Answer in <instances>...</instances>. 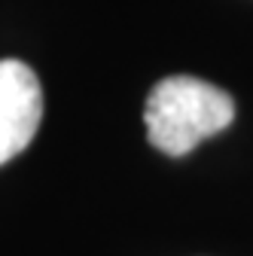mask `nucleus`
I'll list each match as a JSON object with an SVG mask.
<instances>
[{
    "mask_svg": "<svg viewBox=\"0 0 253 256\" xmlns=\"http://www.w3.org/2000/svg\"><path fill=\"white\" fill-rule=\"evenodd\" d=\"M232 119L235 101L220 86L196 76H168L156 82L144 107L150 144L174 158L192 152L202 140L226 132Z\"/></svg>",
    "mask_w": 253,
    "mask_h": 256,
    "instance_id": "f257e3e1",
    "label": "nucleus"
},
{
    "mask_svg": "<svg viewBox=\"0 0 253 256\" xmlns=\"http://www.w3.org/2000/svg\"><path fill=\"white\" fill-rule=\"evenodd\" d=\"M43 122V86L18 58L0 61V165L34 140Z\"/></svg>",
    "mask_w": 253,
    "mask_h": 256,
    "instance_id": "f03ea898",
    "label": "nucleus"
}]
</instances>
